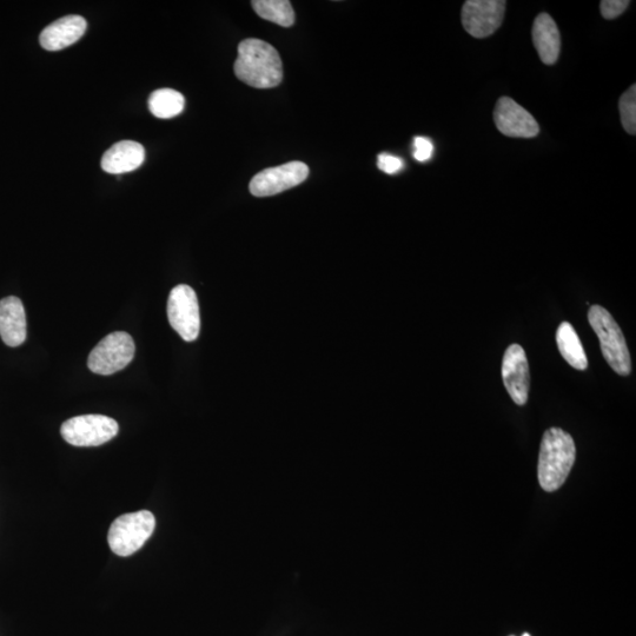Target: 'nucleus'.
<instances>
[{
    "instance_id": "1",
    "label": "nucleus",
    "mask_w": 636,
    "mask_h": 636,
    "mask_svg": "<svg viewBox=\"0 0 636 636\" xmlns=\"http://www.w3.org/2000/svg\"><path fill=\"white\" fill-rule=\"evenodd\" d=\"M240 81L256 89H271L280 85L283 66L273 45L261 39H245L238 45V57L234 65Z\"/></svg>"
},
{
    "instance_id": "2",
    "label": "nucleus",
    "mask_w": 636,
    "mask_h": 636,
    "mask_svg": "<svg viewBox=\"0 0 636 636\" xmlns=\"http://www.w3.org/2000/svg\"><path fill=\"white\" fill-rule=\"evenodd\" d=\"M576 459L573 437L560 428H551L543 434L538 477L540 486L548 493L558 490L566 482Z\"/></svg>"
},
{
    "instance_id": "3",
    "label": "nucleus",
    "mask_w": 636,
    "mask_h": 636,
    "mask_svg": "<svg viewBox=\"0 0 636 636\" xmlns=\"http://www.w3.org/2000/svg\"><path fill=\"white\" fill-rule=\"evenodd\" d=\"M588 321L599 337L602 355L609 366L621 376L631 374V354L625 336L611 313L600 306H593L588 311Z\"/></svg>"
},
{
    "instance_id": "4",
    "label": "nucleus",
    "mask_w": 636,
    "mask_h": 636,
    "mask_svg": "<svg viewBox=\"0 0 636 636\" xmlns=\"http://www.w3.org/2000/svg\"><path fill=\"white\" fill-rule=\"evenodd\" d=\"M156 528V519L149 510L119 516L109 530L111 551L118 556H130L144 546Z\"/></svg>"
},
{
    "instance_id": "5",
    "label": "nucleus",
    "mask_w": 636,
    "mask_h": 636,
    "mask_svg": "<svg viewBox=\"0 0 636 636\" xmlns=\"http://www.w3.org/2000/svg\"><path fill=\"white\" fill-rule=\"evenodd\" d=\"M135 342L124 331H116L97 344L91 351L88 367L98 375H112L127 368L135 356Z\"/></svg>"
},
{
    "instance_id": "6",
    "label": "nucleus",
    "mask_w": 636,
    "mask_h": 636,
    "mask_svg": "<svg viewBox=\"0 0 636 636\" xmlns=\"http://www.w3.org/2000/svg\"><path fill=\"white\" fill-rule=\"evenodd\" d=\"M118 423L104 415H82L72 417L62 424L63 439L75 447H98L115 439Z\"/></svg>"
},
{
    "instance_id": "7",
    "label": "nucleus",
    "mask_w": 636,
    "mask_h": 636,
    "mask_svg": "<svg viewBox=\"0 0 636 636\" xmlns=\"http://www.w3.org/2000/svg\"><path fill=\"white\" fill-rule=\"evenodd\" d=\"M168 318L172 329L184 341L194 342L200 335V304L195 290L185 284L171 290L168 301Z\"/></svg>"
},
{
    "instance_id": "8",
    "label": "nucleus",
    "mask_w": 636,
    "mask_h": 636,
    "mask_svg": "<svg viewBox=\"0 0 636 636\" xmlns=\"http://www.w3.org/2000/svg\"><path fill=\"white\" fill-rule=\"evenodd\" d=\"M506 6L505 0H468L462 8L463 28L475 38L494 35L505 18Z\"/></svg>"
},
{
    "instance_id": "9",
    "label": "nucleus",
    "mask_w": 636,
    "mask_h": 636,
    "mask_svg": "<svg viewBox=\"0 0 636 636\" xmlns=\"http://www.w3.org/2000/svg\"><path fill=\"white\" fill-rule=\"evenodd\" d=\"M309 176L308 165L290 162L280 167L265 169L250 182V192L256 197H269L297 187Z\"/></svg>"
},
{
    "instance_id": "10",
    "label": "nucleus",
    "mask_w": 636,
    "mask_h": 636,
    "mask_svg": "<svg viewBox=\"0 0 636 636\" xmlns=\"http://www.w3.org/2000/svg\"><path fill=\"white\" fill-rule=\"evenodd\" d=\"M496 128L501 134L512 138H534L540 127L526 109L509 97H501L494 110Z\"/></svg>"
},
{
    "instance_id": "11",
    "label": "nucleus",
    "mask_w": 636,
    "mask_h": 636,
    "mask_svg": "<svg viewBox=\"0 0 636 636\" xmlns=\"http://www.w3.org/2000/svg\"><path fill=\"white\" fill-rule=\"evenodd\" d=\"M502 379L508 394L518 406L528 401L530 376L525 349L520 344H512L506 350L502 361Z\"/></svg>"
},
{
    "instance_id": "12",
    "label": "nucleus",
    "mask_w": 636,
    "mask_h": 636,
    "mask_svg": "<svg viewBox=\"0 0 636 636\" xmlns=\"http://www.w3.org/2000/svg\"><path fill=\"white\" fill-rule=\"evenodd\" d=\"M88 24L83 17L70 15L51 23L42 31L39 43L48 51L69 48L84 36Z\"/></svg>"
},
{
    "instance_id": "13",
    "label": "nucleus",
    "mask_w": 636,
    "mask_h": 636,
    "mask_svg": "<svg viewBox=\"0 0 636 636\" xmlns=\"http://www.w3.org/2000/svg\"><path fill=\"white\" fill-rule=\"evenodd\" d=\"M0 337L6 346H22L26 340V315L18 297L9 296L0 301Z\"/></svg>"
},
{
    "instance_id": "14",
    "label": "nucleus",
    "mask_w": 636,
    "mask_h": 636,
    "mask_svg": "<svg viewBox=\"0 0 636 636\" xmlns=\"http://www.w3.org/2000/svg\"><path fill=\"white\" fill-rule=\"evenodd\" d=\"M145 161L142 144L123 141L112 145L102 158V169L111 175H123L135 171Z\"/></svg>"
},
{
    "instance_id": "15",
    "label": "nucleus",
    "mask_w": 636,
    "mask_h": 636,
    "mask_svg": "<svg viewBox=\"0 0 636 636\" xmlns=\"http://www.w3.org/2000/svg\"><path fill=\"white\" fill-rule=\"evenodd\" d=\"M533 43L543 64L558 62L561 50V36L558 25L548 13H540L533 25Z\"/></svg>"
},
{
    "instance_id": "16",
    "label": "nucleus",
    "mask_w": 636,
    "mask_h": 636,
    "mask_svg": "<svg viewBox=\"0 0 636 636\" xmlns=\"http://www.w3.org/2000/svg\"><path fill=\"white\" fill-rule=\"evenodd\" d=\"M556 343L563 359L575 369L586 370L588 360L580 337L571 323L562 322L556 331Z\"/></svg>"
},
{
    "instance_id": "17",
    "label": "nucleus",
    "mask_w": 636,
    "mask_h": 636,
    "mask_svg": "<svg viewBox=\"0 0 636 636\" xmlns=\"http://www.w3.org/2000/svg\"><path fill=\"white\" fill-rule=\"evenodd\" d=\"M148 104L152 115L161 119H170L182 114L185 98L176 90L159 89L152 92Z\"/></svg>"
},
{
    "instance_id": "18",
    "label": "nucleus",
    "mask_w": 636,
    "mask_h": 636,
    "mask_svg": "<svg viewBox=\"0 0 636 636\" xmlns=\"http://www.w3.org/2000/svg\"><path fill=\"white\" fill-rule=\"evenodd\" d=\"M257 15L265 21L290 28L295 23V11L288 0H255L251 3Z\"/></svg>"
},
{
    "instance_id": "19",
    "label": "nucleus",
    "mask_w": 636,
    "mask_h": 636,
    "mask_svg": "<svg viewBox=\"0 0 636 636\" xmlns=\"http://www.w3.org/2000/svg\"><path fill=\"white\" fill-rule=\"evenodd\" d=\"M622 127L629 135L636 134V85H632L619 102Z\"/></svg>"
},
{
    "instance_id": "20",
    "label": "nucleus",
    "mask_w": 636,
    "mask_h": 636,
    "mask_svg": "<svg viewBox=\"0 0 636 636\" xmlns=\"http://www.w3.org/2000/svg\"><path fill=\"white\" fill-rule=\"evenodd\" d=\"M629 4L631 2H628V0H602L600 4L602 17L612 21V19L621 16L627 10Z\"/></svg>"
},
{
    "instance_id": "21",
    "label": "nucleus",
    "mask_w": 636,
    "mask_h": 636,
    "mask_svg": "<svg viewBox=\"0 0 636 636\" xmlns=\"http://www.w3.org/2000/svg\"><path fill=\"white\" fill-rule=\"evenodd\" d=\"M434 145L430 139L426 137H415L414 139V158L417 162H427L432 158Z\"/></svg>"
},
{
    "instance_id": "22",
    "label": "nucleus",
    "mask_w": 636,
    "mask_h": 636,
    "mask_svg": "<svg viewBox=\"0 0 636 636\" xmlns=\"http://www.w3.org/2000/svg\"><path fill=\"white\" fill-rule=\"evenodd\" d=\"M377 167L388 175H395L404 167V162L400 157L389 154H381L377 158Z\"/></svg>"
},
{
    "instance_id": "23",
    "label": "nucleus",
    "mask_w": 636,
    "mask_h": 636,
    "mask_svg": "<svg viewBox=\"0 0 636 636\" xmlns=\"http://www.w3.org/2000/svg\"><path fill=\"white\" fill-rule=\"evenodd\" d=\"M522 636H530L528 633L523 634Z\"/></svg>"
}]
</instances>
